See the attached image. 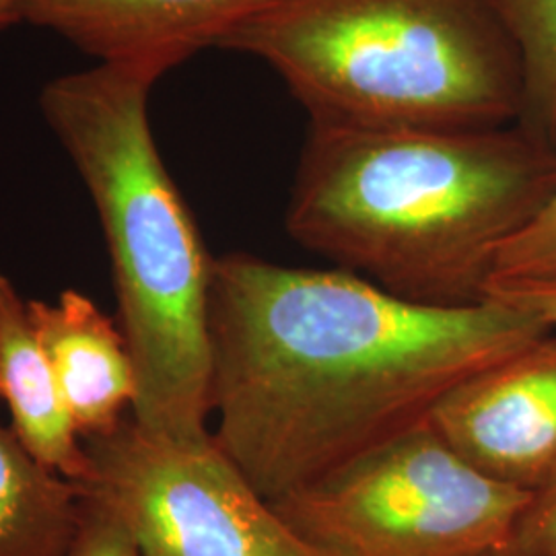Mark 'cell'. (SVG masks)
<instances>
[{"label": "cell", "instance_id": "cell-14", "mask_svg": "<svg viewBox=\"0 0 556 556\" xmlns=\"http://www.w3.org/2000/svg\"><path fill=\"white\" fill-rule=\"evenodd\" d=\"M71 556H142L126 523L98 498L80 493V519Z\"/></svg>", "mask_w": 556, "mask_h": 556}, {"label": "cell", "instance_id": "cell-7", "mask_svg": "<svg viewBox=\"0 0 556 556\" xmlns=\"http://www.w3.org/2000/svg\"><path fill=\"white\" fill-rule=\"evenodd\" d=\"M431 425L478 472L526 493L556 484V330L464 379Z\"/></svg>", "mask_w": 556, "mask_h": 556}, {"label": "cell", "instance_id": "cell-13", "mask_svg": "<svg viewBox=\"0 0 556 556\" xmlns=\"http://www.w3.org/2000/svg\"><path fill=\"white\" fill-rule=\"evenodd\" d=\"M556 282V190L514 238L498 250L491 280Z\"/></svg>", "mask_w": 556, "mask_h": 556}, {"label": "cell", "instance_id": "cell-4", "mask_svg": "<svg viewBox=\"0 0 556 556\" xmlns=\"http://www.w3.org/2000/svg\"><path fill=\"white\" fill-rule=\"evenodd\" d=\"M219 50L268 64L312 124L495 128L523 114L495 0H273Z\"/></svg>", "mask_w": 556, "mask_h": 556}, {"label": "cell", "instance_id": "cell-12", "mask_svg": "<svg viewBox=\"0 0 556 556\" xmlns=\"http://www.w3.org/2000/svg\"><path fill=\"white\" fill-rule=\"evenodd\" d=\"M523 75L521 124L556 147V0H495Z\"/></svg>", "mask_w": 556, "mask_h": 556}, {"label": "cell", "instance_id": "cell-16", "mask_svg": "<svg viewBox=\"0 0 556 556\" xmlns=\"http://www.w3.org/2000/svg\"><path fill=\"white\" fill-rule=\"evenodd\" d=\"M484 299H495L526 314H532L556 330V282L493 280L484 289Z\"/></svg>", "mask_w": 556, "mask_h": 556}, {"label": "cell", "instance_id": "cell-3", "mask_svg": "<svg viewBox=\"0 0 556 556\" xmlns=\"http://www.w3.org/2000/svg\"><path fill=\"white\" fill-rule=\"evenodd\" d=\"M155 73L126 64L48 80L40 112L96 206L137 374L130 418L160 438H206L208 303L215 258L179 192L149 116Z\"/></svg>", "mask_w": 556, "mask_h": 556}, {"label": "cell", "instance_id": "cell-2", "mask_svg": "<svg viewBox=\"0 0 556 556\" xmlns=\"http://www.w3.org/2000/svg\"><path fill=\"white\" fill-rule=\"evenodd\" d=\"M556 190V147L495 128L312 124L289 236L337 268L425 305L484 301L498 250Z\"/></svg>", "mask_w": 556, "mask_h": 556}, {"label": "cell", "instance_id": "cell-18", "mask_svg": "<svg viewBox=\"0 0 556 556\" xmlns=\"http://www.w3.org/2000/svg\"><path fill=\"white\" fill-rule=\"evenodd\" d=\"M486 556H540V555H530V553H521V551H516V548H505V551H498V553H493V555Z\"/></svg>", "mask_w": 556, "mask_h": 556}, {"label": "cell", "instance_id": "cell-17", "mask_svg": "<svg viewBox=\"0 0 556 556\" xmlns=\"http://www.w3.org/2000/svg\"><path fill=\"white\" fill-rule=\"evenodd\" d=\"M23 0H0V31L20 25Z\"/></svg>", "mask_w": 556, "mask_h": 556}, {"label": "cell", "instance_id": "cell-6", "mask_svg": "<svg viewBox=\"0 0 556 556\" xmlns=\"http://www.w3.org/2000/svg\"><path fill=\"white\" fill-rule=\"evenodd\" d=\"M80 493L126 523L142 556H324L278 516L208 433L160 438L130 417L83 441Z\"/></svg>", "mask_w": 556, "mask_h": 556}, {"label": "cell", "instance_id": "cell-10", "mask_svg": "<svg viewBox=\"0 0 556 556\" xmlns=\"http://www.w3.org/2000/svg\"><path fill=\"white\" fill-rule=\"evenodd\" d=\"M0 400L7 404L13 433L43 466L77 484L87 477L89 457L31 326L27 299L2 270Z\"/></svg>", "mask_w": 556, "mask_h": 556}, {"label": "cell", "instance_id": "cell-11", "mask_svg": "<svg viewBox=\"0 0 556 556\" xmlns=\"http://www.w3.org/2000/svg\"><path fill=\"white\" fill-rule=\"evenodd\" d=\"M80 489L0 425V556H71Z\"/></svg>", "mask_w": 556, "mask_h": 556}, {"label": "cell", "instance_id": "cell-1", "mask_svg": "<svg viewBox=\"0 0 556 556\" xmlns=\"http://www.w3.org/2000/svg\"><path fill=\"white\" fill-rule=\"evenodd\" d=\"M553 328L484 299L438 307L342 268L215 258L211 415L268 503L427 422L464 379Z\"/></svg>", "mask_w": 556, "mask_h": 556}, {"label": "cell", "instance_id": "cell-5", "mask_svg": "<svg viewBox=\"0 0 556 556\" xmlns=\"http://www.w3.org/2000/svg\"><path fill=\"white\" fill-rule=\"evenodd\" d=\"M532 498L427 420L273 507L324 556H486L511 546Z\"/></svg>", "mask_w": 556, "mask_h": 556}, {"label": "cell", "instance_id": "cell-9", "mask_svg": "<svg viewBox=\"0 0 556 556\" xmlns=\"http://www.w3.org/2000/svg\"><path fill=\"white\" fill-rule=\"evenodd\" d=\"M27 312L83 441L114 431L137 400V374L118 321L85 293L27 299Z\"/></svg>", "mask_w": 556, "mask_h": 556}, {"label": "cell", "instance_id": "cell-15", "mask_svg": "<svg viewBox=\"0 0 556 556\" xmlns=\"http://www.w3.org/2000/svg\"><path fill=\"white\" fill-rule=\"evenodd\" d=\"M509 548L530 555L556 556V484L534 495Z\"/></svg>", "mask_w": 556, "mask_h": 556}, {"label": "cell", "instance_id": "cell-8", "mask_svg": "<svg viewBox=\"0 0 556 556\" xmlns=\"http://www.w3.org/2000/svg\"><path fill=\"white\" fill-rule=\"evenodd\" d=\"M273 0H23L21 23L48 29L100 64L163 77Z\"/></svg>", "mask_w": 556, "mask_h": 556}]
</instances>
